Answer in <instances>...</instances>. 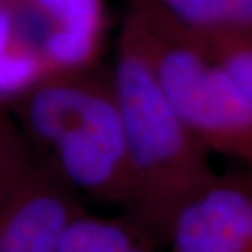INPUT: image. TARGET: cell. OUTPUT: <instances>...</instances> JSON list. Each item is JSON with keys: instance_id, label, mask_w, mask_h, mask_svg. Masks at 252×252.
<instances>
[{"instance_id": "cell-1", "label": "cell", "mask_w": 252, "mask_h": 252, "mask_svg": "<svg viewBox=\"0 0 252 252\" xmlns=\"http://www.w3.org/2000/svg\"><path fill=\"white\" fill-rule=\"evenodd\" d=\"M110 72L131 174L129 205L122 213L164 246L175 213L216 172L210 153L191 136L164 95L129 15L120 32Z\"/></svg>"}, {"instance_id": "cell-2", "label": "cell", "mask_w": 252, "mask_h": 252, "mask_svg": "<svg viewBox=\"0 0 252 252\" xmlns=\"http://www.w3.org/2000/svg\"><path fill=\"white\" fill-rule=\"evenodd\" d=\"M8 110L33 153L84 200L126 211L131 174L110 70L94 67L51 79Z\"/></svg>"}, {"instance_id": "cell-3", "label": "cell", "mask_w": 252, "mask_h": 252, "mask_svg": "<svg viewBox=\"0 0 252 252\" xmlns=\"http://www.w3.org/2000/svg\"><path fill=\"white\" fill-rule=\"evenodd\" d=\"M107 0H5L0 7V102L39 84L98 67Z\"/></svg>"}, {"instance_id": "cell-4", "label": "cell", "mask_w": 252, "mask_h": 252, "mask_svg": "<svg viewBox=\"0 0 252 252\" xmlns=\"http://www.w3.org/2000/svg\"><path fill=\"white\" fill-rule=\"evenodd\" d=\"M154 75L191 136L211 154L252 167V108L213 53L134 12Z\"/></svg>"}, {"instance_id": "cell-5", "label": "cell", "mask_w": 252, "mask_h": 252, "mask_svg": "<svg viewBox=\"0 0 252 252\" xmlns=\"http://www.w3.org/2000/svg\"><path fill=\"white\" fill-rule=\"evenodd\" d=\"M84 210L82 196L33 153L0 201V252H56L65 228Z\"/></svg>"}, {"instance_id": "cell-6", "label": "cell", "mask_w": 252, "mask_h": 252, "mask_svg": "<svg viewBox=\"0 0 252 252\" xmlns=\"http://www.w3.org/2000/svg\"><path fill=\"white\" fill-rule=\"evenodd\" d=\"M170 252H252V167L215 174L175 213Z\"/></svg>"}, {"instance_id": "cell-7", "label": "cell", "mask_w": 252, "mask_h": 252, "mask_svg": "<svg viewBox=\"0 0 252 252\" xmlns=\"http://www.w3.org/2000/svg\"><path fill=\"white\" fill-rule=\"evenodd\" d=\"M129 10L201 43L252 38V0H129Z\"/></svg>"}, {"instance_id": "cell-8", "label": "cell", "mask_w": 252, "mask_h": 252, "mask_svg": "<svg viewBox=\"0 0 252 252\" xmlns=\"http://www.w3.org/2000/svg\"><path fill=\"white\" fill-rule=\"evenodd\" d=\"M159 244L128 215L79 213L65 228L56 252H159Z\"/></svg>"}, {"instance_id": "cell-9", "label": "cell", "mask_w": 252, "mask_h": 252, "mask_svg": "<svg viewBox=\"0 0 252 252\" xmlns=\"http://www.w3.org/2000/svg\"><path fill=\"white\" fill-rule=\"evenodd\" d=\"M33 151L7 105L0 102V201L27 170Z\"/></svg>"}, {"instance_id": "cell-10", "label": "cell", "mask_w": 252, "mask_h": 252, "mask_svg": "<svg viewBox=\"0 0 252 252\" xmlns=\"http://www.w3.org/2000/svg\"><path fill=\"white\" fill-rule=\"evenodd\" d=\"M252 108V38L205 43Z\"/></svg>"}, {"instance_id": "cell-11", "label": "cell", "mask_w": 252, "mask_h": 252, "mask_svg": "<svg viewBox=\"0 0 252 252\" xmlns=\"http://www.w3.org/2000/svg\"><path fill=\"white\" fill-rule=\"evenodd\" d=\"M3 2H5V0H0V7H2V5H3Z\"/></svg>"}]
</instances>
